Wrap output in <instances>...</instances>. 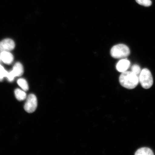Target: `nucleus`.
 <instances>
[{"label": "nucleus", "instance_id": "1", "mask_svg": "<svg viewBox=\"0 0 155 155\" xmlns=\"http://www.w3.org/2000/svg\"><path fill=\"white\" fill-rule=\"evenodd\" d=\"M121 86L128 89H133L138 84V76L132 71H125L122 72L119 78Z\"/></svg>", "mask_w": 155, "mask_h": 155}, {"label": "nucleus", "instance_id": "2", "mask_svg": "<svg viewBox=\"0 0 155 155\" xmlns=\"http://www.w3.org/2000/svg\"><path fill=\"white\" fill-rule=\"evenodd\" d=\"M130 53L129 47L123 44H119L114 46L110 51L112 57L116 59L127 57L129 55Z\"/></svg>", "mask_w": 155, "mask_h": 155}, {"label": "nucleus", "instance_id": "3", "mask_svg": "<svg viewBox=\"0 0 155 155\" xmlns=\"http://www.w3.org/2000/svg\"><path fill=\"white\" fill-rule=\"evenodd\" d=\"M139 79L143 88L148 89L152 86L153 83L152 75L150 71L148 69L144 68L141 71Z\"/></svg>", "mask_w": 155, "mask_h": 155}, {"label": "nucleus", "instance_id": "4", "mask_svg": "<svg viewBox=\"0 0 155 155\" xmlns=\"http://www.w3.org/2000/svg\"><path fill=\"white\" fill-rule=\"evenodd\" d=\"M38 101L35 95L31 94L27 97L24 105V109L27 112L31 113L35 111L37 107Z\"/></svg>", "mask_w": 155, "mask_h": 155}, {"label": "nucleus", "instance_id": "5", "mask_svg": "<svg viewBox=\"0 0 155 155\" xmlns=\"http://www.w3.org/2000/svg\"><path fill=\"white\" fill-rule=\"evenodd\" d=\"M24 73V68L22 64L17 62L13 67V70L8 72L6 77L9 82H12L16 77L21 76Z\"/></svg>", "mask_w": 155, "mask_h": 155}, {"label": "nucleus", "instance_id": "6", "mask_svg": "<svg viewBox=\"0 0 155 155\" xmlns=\"http://www.w3.org/2000/svg\"><path fill=\"white\" fill-rule=\"evenodd\" d=\"M15 46V42L12 40L5 39L0 42V51H10L14 49Z\"/></svg>", "mask_w": 155, "mask_h": 155}, {"label": "nucleus", "instance_id": "7", "mask_svg": "<svg viewBox=\"0 0 155 155\" xmlns=\"http://www.w3.org/2000/svg\"><path fill=\"white\" fill-rule=\"evenodd\" d=\"M130 65V61L127 59H123L118 62L116 65V68L119 72L122 73L127 71Z\"/></svg>", "mask_w": 155, "mask_h": 155}, {"label": "nucleus", "instance_id": "8", "mask_svg": "<svg viewBox=\"0 0 155 155\" xmlns=\"http://www.w3.org/2000/svg\"><path fill=\"white\" fill-rule=\"evenodd\" d=\"M0 55L2 61L7 64H10L12 63L14 60V57L12 54L8 51L2 52Z\"/></svg>", "mask_w": 155, "mask_h": 155}, {"label": "nucleus", "instance_id": "9", "mask_svg": "<svg viewBox=\"0 0 155 155\" xmlns=\"http://www.w3.org/2000/svg\"><path fill=\"white\" fill-rule=\"evenodd\" d=\"M15 97L19 101H23L26 98V94L25 91L19 89H16L15 91Z\"/></svg>", "mask_w": 155, "mask_h": 155}, {"label": "nucleus", "instance_id": "10", "mask_svg": "<svg viewBox=\"0 0 155 155\" xmlns=\"http://www.w3.org/2000/svg\"><path fill=\"white\" fill-rule=\"evenodd\" d=\"M135 155H153L154 154L150 149L146 148V147H143L137 150L135 152Z\"/></svg>", "mask_w": 155, "mask_h": 155}, {"label": "nucleus", "instance_id": "11", "mask_svg": "<svg viewBox=\"0 0 155 155\" xmlns=\"http://www.w3.org/2000/svg\"><path fill=\"white\" fill-rule=\"evenodd\" d=\"M17 83L19 86L21 87L23 90L27 91L28 90L29 87L28 82L24 78H20L17 81Z\"/></svg>", "mask_w": 155, "mask_h": 155}, {"label": "nucleus", "instance_id": "12", "mask_svg": "<svg viewBox=\"0 0 155 155\" xmlns=\"http://www.w3.org/2000/svg\"><path fill=\"white\" fill-rule=\"evenodd\" d=\"M139 4L145 7H150L152 4V2L150 0H136Z\"/></svg>", "mask_w": 155, "mask_h": 155}, {"label": "nucleus", "instance_id": "13", "mask_svg": "<svg viewBox=\"0 0 155 155\" xmlns=\"http://www.w3.org/2000/svg\"><path fill=\"white\" fill-rule=\"evenodd\" d=\"M8 73V72L0 64V82L3 81L4 78L6 77Z\"/></svg>", "mask_w": 155, "mask_h": 155}, {"label": "nucleus", "instance_id": "14", "mask_svg": "<svg viewBox=\"0 0 155 155\" xmlns=\"http://www.w3.org/2000/svg\"><path fill=\"white\" fill-rule=\"evenodd\" d=\"M131 71L138 76L139 75H140L141 72L140 67L138 65H134L131 67Z\"/></svg>", "mask_w": 155, "mask_h": 155}, {"label": "nucleus", "instance_id": "15", "mask_svg": "<svg viewBox=\"0 0 155 155\" xmlns=\"http://www.w3.org/2000/svg\"><path fill=\"white\" fill-rule=\"evenodd\" d=\"M1 55H0V61H1Z\"/></svg>", "mask_w": 155, "mask_h": 155}]
</instances>
